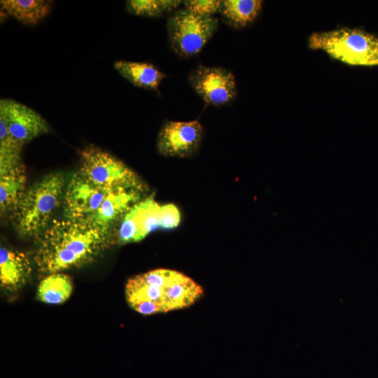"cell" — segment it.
Masks as SVG:
<instances>
[{
  "instance_id": "cell-1",
  "label": "cell",
  "mask_w": 378,
  "mask_h": 378,
  "mask_svg": "<svg viewBox=\"0 0 378 378\" xmlns=\"http://www.w3.org/2000/svg\"><path fill=\"white\" fill-rule=\"evenodd\" d=\"M38 239L34 262L41 272L51 274L92 262L115 237L90 224L66 217L51 222Z\"/></svg>"
},
{
  "instance_id": "cell-2",
  "label": "cell",
  "mask_w": 378,
  "mask_h": 378,
  "mask_svg": "<svg viewBox=\"0 0 378 378\" xmlns=\"http://www.w3.org/2000/svg\"><path fill=\"white\" fill-rule=\"evenodd\" d=\"M129 305L142 314L164 313L193 304L203 295L202 287L177 271L158 269L136 275L125 286Z\"/></svg>"
},
{
  "instance_id": "cell-3",
  "label": "cell",
  "mask_w": 378,
  "mask_h": 378,
  "mask_svg": "<svg viewBox=\"0 0 378 378\" xmlns=\"http://www.w3.org/2000/svg\"><path fill=\"white\" fill-rule=\"evenodd\" d=\"M66 187L64 176L56 172L25 190L13 210V220L21 236L38 238L48 228L63 202Z\"/></svg>"
},
{
  "instance_id": "cell-4",
  "label": "cell",
  "mask_w": 378,
  "mask_h": 378,
  "mask_svg": "<svg viewBox=\"0 0 378 378\" xmlns=\"http://www.w3.org/2000/svg\"><path fill=\"white\" fill-rule=\"evenodd\" d=\"M308 46L348 65L378 66V37L363 29L342 27L314 32Z\"/></svg>"
},
{
  "instance_id": "cell-5",
  "label": "cell",
  "mask_w": 378,
  "mask_h": 378,
  "mask_svg": "<svg viewBox=\"0 0 378 378\" xmlns=\"http://www.w3.org/2000/svg\"><path fill=\"white\" fill-rule=\"evenodd\" d=\"M218 26L214 16H202L186 9L174 13L167 28L172 49L181 57L199 53L213 36Z\"/></svg>"
},
{
  "instance_id": "cell-6",
  "label": "cell",
  "mask_w": 378,
  "mask_h": 378,
  "mask_svg": "<svg viewBox=\"0 0 378 378\" xmlns=\"http://www.w3.org/2000/svg\"><path fill=\"white\" fill-rule=\"evenodd\" d=\"M78 173L91 183L106 189L142 188L138 176L121 160L94 146L81 151Z\"/></svg>"
},
{
  "instance_id": "cell-7",
  "label": "cell",
  "mask_w": 378,
  "mask_h": 378,
  "mask_svg": "<svg viewBox=\"0 0 378 378\" xmlns=\"http://www.w3.org/2000/svg\"><path fill=\"white\" fill-rule=\"evenodd\" d=\"M188 80L195 92L208 105H226L236 97L235 78L224 68L200 65L190 73Z\"/></svg>"
},
{
  "instance_id": "cell-8",
  "label": "cell",
  "mask_w": 378,
  "mask_h": 378,
  "mask_svg": "<svg viewBox=\"0 0 378 378\" xmlns=\"http://www.w3.org/2000/svg\"><path fill=\"white\" fill-rule=\"evenodd\" d=\"M112 190L97 186L78 172L76 173L64 192L63 203L66 217L91 225L93 218Z\"/></svg>"
},
{
  "instance_id": "cell-9",
  "label": "cell",
  "mask_w": 378,
  "mask_h": 378,
  "mask_svg": "<svg viewBox=\"0 0 378 378\" xmlns=\"http://www.w3.org/2000/svg\"><path fill=\"white\" fill-rule=\"evenodd\" d=\"M0 120L21 145L49 132L46 120L30 107L10 99L0 100Z\"/></svg>"
},
{
  "instance_id": "cell-10",
  "label": "cell",
  "mask_w": 378,
  "mask_h": 378,
  "mask_svg": "<svg viewBox=\"0 0 378 378\" xmlns=\"http://www.w3.org/2000/svg\"><path fill=\"white\" fill-rule=\"evenodd\" d=\"M203 129L198 120L167 121L158 138V149L166 156L187 157L200 148Z\"/></svg>"
},
{
  "instance_id": "cell-11",
  "label": "cell",
  "mask_w": 378,
  "mask_h": 378,
  "mask_svg": "<svg viewBox=\"0 0 378 378\" xmlns=\"http://www.w3.org/2000/svg\"><path fill=\"white\" fill-rule=\"evenodd\" d=\"M30 273V262L25 254L1 248L0 281L3 287L9 289L19 288L25 283Z\"/></svg>"
},
{
  "instance_id": "cell-12",
  "label": "cell",
  "mask_w": 378,
  "mask_h": 378,
  "mask_svg": "<svg viewBox=\"0 0 378 378\" xmlns=\"http://www.w3.org/2000/svg\"><path fill=\"white\" fill-rule=\"evenodd\" d=\"M115 70L136 87L158 92V88L167 76L150 63L119 60L114 62Z\"/></svg>"
},
{
  "instance_id": "cell-13",
  "label": "cell",
  "mask_w": 378,
  "mask_h": 378,
  "mask_svg": "<svg viewBox=\"0 0 378 378\" xmlns=\"http://www.w3.org/2000/svg\"><path fill=\"white\" fill-rule=\"evenodd\" d=\"M25 169L21 163L0 172V208L13 211L25 191Z\"/></svg>"
},
{
  "instance_id": "cell-14",
  "label": "cell",
  "mask_w": 378,
  "mask_h": 378,
  "mask_svg": "<svg viewBox=\"0 0 378 378\" xmlns=\"http://www.w3.org/2000/svg\"><path fill=\"white\" fill-rule=\"evenodd\" d=\"M1 8L10 16L27 25H35L46 18L52 9V1L1 0Z\"/></svg>"
},
{
  "instance_id": "cell-15",
  "label": "cell",
  "mask_w": 378,
  "mask_h": 378,
  "mask_svg": "<svg viewBox=\"0 0 378 378\" xmlns=\"http://www.w3.org/2000/svg\"><path fill=\"white\" fill-rule=\"evenodd\" d=\"M261 0L222 1L220 13L232 27L240 29L253 23L262 8Z\"/></svg>"
},
{
  "instance_id": "cell-16",
  "label": "cell",
  "mask_w": 378,
  "mask_h": 378,
  "mask_svg": "<svg viewBox=\"0 0 378 378\" xmlns=\"http://www.w3.org/2000/svg\"><path fill=\"white\" fill-rule=\"evenodd\" d=\"M73 284L70 277L62 273L48 274L40 283L37 296L40 301L57 304L65 302L71 295Z\"/></svg>"
},
{
  "instance_id": "cell-17",
  "label": "cell",
  "mask_w": 378,
  "mask_h": 378,
  "mask_svg": "<svg viewBox=\"0 0 378 378\" xmlns=\"http://www.w3.org/2000/svg\"><path fill=\"white\" fill-rule=\"evenodd\" d=\"M181 1L178 0H130L127 1V9L132 14L158 17L176 9Z\"/></svg>"
},
{
  "instance_id": "cell-18",
  "label": "cell",
  "mask_w": 378,
  "mask_h": 378,
  "mask_svg": "<svg viewBox=\"0 0 378 378\" xmlns=\"http://www.w3.org/2000/svg\"><path fill=\"white\" fill-rule=\"evenodd\" d=\"M160 207L153 199L148 198L133 206L136 220L145 237L160 227Z\"/></svg>"
},
{
  "instance_id": "cell-19",
  "label": "cell",
  "mask_w": 378,
  "mask_h": 378,
  "mask_svg": "<svg viewBox=\"0 0 378 378\" xmlns=\"http://www.w3.org/2000/svg\"><path fill=\"white\" fill-rule=\"evenodd\" d=\"M144 238L132 206L120 220L115 239L125 244L139 241Z\"/></svg>"
},
{
  "instance_id": "cell-20",
  "label": "cell",
  "mask_w": 378,
  "mask_h": 378,
  "mask_svg": "<svg viewBox=\"0 0 378 378\" xmlns=\"http://www.w3.org/2000/svg\"><path fill=\"white\" fill-rule=\"evenodd\" d=\"M184 9L202 16H214L219 12L222 1L220 0H188L183 1Z\"/></svg>"
},
{
  "instance_id": "cell-21",
  "label": "cell",
  "mask_w": 378,
  "mask_h": 378,
  "mask_svg": "<svg viewBox=\"0 0 378 378\" xmlns=\"http://www.w3.org/2000/svg\"><path fill=\"white\" fill-rule=\"evenodd\" d=\"M181 215L178 208L173 204L162 205L160 207V227L171 229L178 225Z\"/></svg>"
}]
</instances>
